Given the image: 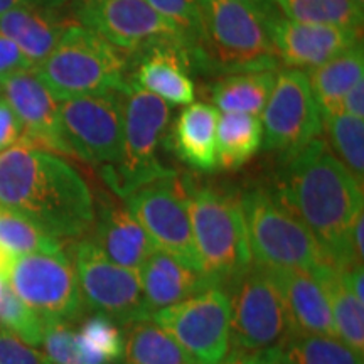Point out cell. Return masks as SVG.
<instances>
[{"instance_id":"46","label":"cell","mask_w":364,"mask_h":364,"mask_svg":"<svg viewBox=\"0 0 364 364\" xmlns=\"http://www.w3.org/2000/svg\"><path fill=\"white\" fill-rule=\"evenodd\" d=\"M7 280H6V273L0 270V299H2V292H4V287H6Z\"/></svg>"},{"instance_id":"26","label":"cell","mask_w":364,"mask_h":364,"mask_svg":"<svg viewBox=\"0 0 364 364\" xmlns=\"http://www.w3.org/2000/svg\"><path fill=\"white\" fill-rule=\"evenodd\" d=\"M277 71L236 73L220 76L209 86L213 107L223 113L260 117L275 85Z\"/></svg>"},{"instance_id":"4","label":"cell","mask_w":364,"mask_h":364,"mask_svg":"<svg viewBox=\"0 0 364 364\" xmlns=\"http://www.w3.org/2000/svg\"><path fill=\"white\" fill-rule=\"evenodd\" d=\"M201 34L191 66L213 76L279 71L282 65L257 12L235 0H198Z\"/></svg>"},{"instance_id":"25","label":"cell","mask_w":364,"mask_h":364,"mask_svg":"<svg viewBox=\"0 0 364 364\" xmlns=\"http://www.w3.org/2000/svg\"><path fill=\"white\" fill-rule=\"evenodd\" d=\"M307 78L322 117L338 113L341 102L349 90L364 80L363 41L322 66L309 71Z\"/></svg>"},{"instance_id":"13","label":"cell","mask_w":364,"mask_h":364,"mask_svg":"<svg viewBox=\"0 0 364 364\" xmlns=\"http://www.w3.org/2000/svg\"><path fill=\"white\" fill-rule=\"evenodd\" d=\"M262 147L279 157L290 156L322 136V113L307 73L292 68L277 71L270 98L262 112Z\"/></svg>"},{"instance_id":"31","label":"cell","mask_w":364,"mask_h":364,"mask_svg":"<svg viewBox=\"0 0 364 364\" xmlns=\"http://www.w3.org/2000/svg\"><path fill=\"white\" fill-rule=\"evenodd\" d=\"M273 4L287 19L363 31L364 12L351 0H273Z\"/></svg>"},{"instance_id":"16","label":"cell","mask_w":364,"mask_h":364,"mask_svg":"<svg viewBox=\"0 0 364 364\" xmlns=\"http://www.w3.org/2000/svg\"><path fill=\"white\" fill-rule=\"evenodd\" d=\"M265 27L280 65L306 73L363 41L361 29L297 22L280 12L267 19Z\"/></svg>"},{"instance_id":"2","label":"cell","mask_w":364,"mask_h":364,"mask_svg":"<svg viewBox=\"0 0 364 364\" xmlns=\"http://www.w3.org/2000/svg\"><path fill=\"white\" fill-rule=\"evenodd\" d=\"M0 206L61 241L88 235L95 221L83 176L58 154L22 142L0 152Z\"/></svg>"},{"instance_id":"30","label":"cell","mask_w":364,"mask_h":364,"mask_svg":"<svg viewBox=\"0 0 364 364\" xmlns=\"http://www.w3.org/2000/svg\"><path fill=\"white\" fill-rule=\"evenodd\" d=\"M322 132L334 156L346 169L361 182L364 181V120L343 112L322 117Z\"/></svg>"},{"instance_id":"24","label":"cell","mask_w":364,"mask_h":364,"mask_svg":"<svg viewBox=\"0 0 364 364\" xmlns=\"http://www.w3.org/2000/svg\"><path fill=\"white\" fill-rule=\"evenodd\" d=\"M311 275L324 292L334 321L336 336L354 353L364 354V311L363 300L353 294L343 268L318 263Z\"/></svg>"},{"instance_id":"5","label":"cell","mask_w":364,"mask_h":364,"mask_svg":"<svg viewBox=\"0 0 364 364\" xmlns=\"http://www.w3.org/2000/svg\"><path fill=\"white\" fill-rule=\"evenodd\" d=\"M34 71L59 102L105 91H125L130 81L129 56L80 24L66 31Z\"/></svg>"},{"instance_id":"44","label":"cell","mask_w":364,"mask_h":364,"mask_svg":"<svg viewBox=\"0 0 364 364\" xmlns=\"http://www.w3.org/2000/svg\"><path fill=\"white\" fill-rule=\"evenodd\" d=\"M81 0H38L39 6H46L51 9H59V11L70 12L76 17V9H78Z\"/></svg>"},{"instance_id":"18","label":"cell","mask_w":364,"mask_h":364,"mask_svg":"<svg viewBox=\"0 0 364 364\" xmlns=\"http://www.w3.org/2000/svg\"><path fill=\"white\" fill-rule=\"evenodd\" d=\"M188 49L177 43L157 44L130 58V80L167 105L194 102V83L191 80Z\"/></svg>"},{"instance_id":"3","label":"cell","mask_w":364,"mask_h":364,"mask_svg":"<svg viewBox=\"0 0 364 364\" xmlns=\"http://www.w3.org/2000/svg\"><path fill=\"white\" fill-rule=\"evenodd\" d=\"M201 272L226 287L252 265L240 196L194 176H181Z\"/></svg>"},{"instance_id":"28","label":"cell","mask_w":364,"mask_h":364,"mask_svg":"<svg viewBox=\"0 0 364 364\" xmlns=\"http://www.w3.org/2000/svg\"><path fill=\"white\" fill-rule=\"evenodd\" d=\"M124 364H194L182 348L152 318L125 326Z\"/></svg>"},{"instance_id":"22","label":"cell","mask_w":364,"mask_h":364,"mask_svg":"<svg viewBox=\"0 0 364 364\" xmlns=\"http://www.w3.org/2000/svg\"><path fill=\"white\" fill-rule=\"evenodd\" d=\"M220 110L204 102L189 103L177 117L171 135L176 156L198 171L216 169V129Z\"/></svg>"},{"instance_id":"8","label":"cell","mask_w":364,"mask_h":364,"mask_svg":"<svg viewBox=\"0 0 364 364\" xmlns=\"http://www.w3.org/2000/svg\"><path fill=\"white\" fill-rule=\"evenodd\" d=\"M225 289L230 295L233 351L277 348L295 331L284 294L268 268L252 262Z\"/></svg>"},{"instance_id":"23","label":"cell","mask_w":364,"mask_h":364,"mask_svg":"<svg viewBox=\"0 0 364 364\" xmlns=\"http://www.w3.org/2000/svg\"><path fill=\"white\" fill-rule=\"evenodd\" d=\"M275 277L297 331L336 336L331 307L311 272L268 268Z\"/></svg>"},{"instance_id":"19","label":"cell","mask_w":364,"mask_h":364,"mask_svg":"<svg viewBox=\"0 0 364 364\" xmlns=\"http://www.w3.org/2000/svg\"><path fill=\"white\" fill-rule=\"evenodd\" d=\"M90 231L88 236L108 260L130 270L139 272L157 250L125 204L100 203Z\"/></svg>"},{"instance_id":"9","label":"cell","mask_w":364,"mask_h":364,"mask_svg":"<svg viewBox=\"0 0 364 364\" xmlns=\"http://www.w3.org/2000/svg\"><path fill=\"white\" fill-rule=\"evenodd\" d=\"M6 280L12 292L46 324H70L85 316L83 295L66 253L14 257L7 267Z\"/></svg>"},{"instance_id":"41","label":"cell","mask_w":364,"mask_h":364,"mask_svg":"<svg viewBox=\"0 0 364 364\" xmlns=\"http://www.w3.org/2000/svg\"><path fill=\"white\" fill-rule=\"evenodd\" d=\"M339 112L356 118H364V80L349 90L341 102Z\"/></svg>"},{"instance_id":"34","label":"cell","mask_w":364,"mask_h":364,"mask_svg":"<svg viewBox=\"0 0 364 364\" xmlns=\"http://www.w3.org/2000/svg\"><path fill=\"white\" fill-rule=\"evenodd\" d=\"M0 327L27 346L36 348L43 344L46 322L33 309L27 307L7 284L4 287L2 299H0Z\"/></svg>"},{"instance_id":"12","label":"cell","mask_w":364,"mask_h":364,"mask_svg":"<svg viewBox=\"0 0 364 364\" xmlns=\"http://www.w3.org/2000/svg\"><path fill=\"white\" fill-rule=\"evenodd\" d=\"M73 262L86 307L122 327L150 318L139 272L108 260L88 235L73 247Z\"/></svg>"},{"instance_id":"43","label":"cell","mask_w":364,"mask_h":364,"mask_svg":"<svg viewBox=\"0 0 364 364\" xmlns=\"http://www.w3.org/2000/svg\"><path fill=\"white\" fill-rule=\"evenodd\" d=\"M235 2H240L248 9H252L253 12H257L262 17L263 22L270 19L272 16H275L277 12H280L275 4H273V0H235Z\"/></svg>"},{"instance_id":"21","label":"cell","mask_w":364,"mask_h":364,"mask_svg":"<svg viewBox=\"0 0 364 364\" xmlns=\"http://www.w3.org/2000/svg\"><path fill=\"white\" fill-rule=\"evenodd\" d=\"M139 275L150 316L211 287L203 272L186 267L161 250L150 255Z\"/></svg>"},{"instance_id":"42","label":"cell","mask_w":364,"mask_h":364,"mask_svg":"<svg viewBox=\"0 0 364 364\" xmlns=\"http://www.w3.org/2000/svg\"><path fill=\"white\" fill-rule=\"evenodd\" d=\"M363 231H364V215H361L354 223L353 231H351V250L354 255V260L361 263L364 260V245H363Z\"/></svg>"},{"instance_id":"33","label":"cell","mask_w":364,"mask_h":364,"mask_svg":"<svg viewBox=\"0 0 364 364\" xmlns=\"http://www.w3.org/2000/svg\"><path fill=\"white\" fill-rule=\"evenodd\" d=\"M41 346H44V354L51 364H113L103 354L91 349L70 324H46Z\"/></svg>"},{"instance_id":"45","label":"cell","mask_w":364,"mask_h":364,"mask_svg":"<svg viewBox=\"0 0 364 364\" xmlns=\"http://www.w3.org/2000/svg\"><path fill=\"white\" fill-rule=\"evenodd\" d=\"M36 4H38V0H0V16L14 11V9L36 6Z\"/></svg>"},{"instance_id":"10","label":"cell","mask_w":364,"mask_h":364,"mask_svg":"<svg viewBox=\"0 0 364 364\" xmlns=\"http://www.w3.org/2000/svg\"><path fill=\"white\" fill-rule=\"evenodd\" d=\"M150 318L194 364H220L230 353L231 309L225 287H208L193 297L156 311Z\"/></svg>"},{"instance_id":"47","label":"cell","mask_w":364,"mask_h":364,"mask_svg":"<svg viewBox=\"0 0 364 364\" xmlns=\"http://www.w3.org/2000/svg\"><path fill=\"white\" fill-rule=\"evenodd\" d=\"M351 2L359 9V11L364 12V0H351Z\"/></svg>"},{"instance_id":"20","label":"cell","mask_w":364,"mask_h":364,"mask_svg":"<svg viewBox=\"0 0 364 364\" xmlns=\"http://www.w3.org/2000/svg\"><path fill=\"white\" fill-rule=\"evenodd\" d=\"M76 24L73 14L36 4L0 16V34L19 46L36 68L53 53L66 31Z\"/></svg>"},{"instance_id":"39","label":"cell","mask_w":364,"mask_h":364,"mask_svg":"<svg viewBox=\"0 0 364 364\" xmlns=\"http://www.w3.org/2000/svg\"><path fill=\"white\" fill-rule=\"evenodd\" d=\"M22 136L19 118L6 100L0 97V152L16 145Z\"/></svg>"},{"instance_id":"35","label":"cell","mask_w":364,"mask_h":364,"mask_svg":"<svg viewBox=\"0 0 364 364\" xmlns=\"http://www.w3.org/2000/svg\"><path fill=\"white\" fill-rule=\"evenodd\" d=\"M145 2L179 29L188 46L191 59L201 34V11L198 0H145Z\"/></svg>"},{"instance_id":"38","label":"cell","mask_w":364,"mask_h":364,"mask_svg":"<svg viewBox=\"0 0 364 364\" xmlns=\"http://www.w3.org/2000/svg\"><path fill=\"white\" fill-rule=\"evenodd\" d=\"M29 70H34L33 63L24 56L19 46L7 36L0 34V85Z\"/></svg>"},{"instance_id":"15","label":"cell","mask_w":364,"mask_h":364,"mask_svg":"<svg viewBox=\"0 0 364 364\" xmlns=\"http://www.w3.org/2000/svg\"><path fill=\"white\" fill-rule=\"evenodd\" d=\"M125 208L157 250L201 272L181 176L172 174L142 186L127 196Z\"/></svg>"},{"instance_id":"11","label":"cell","mask_w":364,"mask_h":364,"mask_svg":"<svg viewBox=\"0 0 364 364\" xmlns=\"http://www.w3.org/2000/svg\"><path fill=\"white\" fill-rule=\"evenodd\" d=\"M125 91H105L63 100L59 124L71 157L112 167L120 161L124 145Z\"/></svg>"},{"instance_id":"7","label":"cell","mask_w":364,"mask_h":364,"mask_svg":"<svg viewBox=\"0 0 364 364\" xmlns=\"http://www.w3.org/2000/svg\"><path fill=\"white\" fill-rule=\"evenodd\" d=\"M252 260L265 268L311 272L324 263L321 247L306 226L263 186H247L240 194Z\"/></svg>"},{"instance_id":"17","label":"cell","mask_w":364,"mask_h":364,"mask_svg":"<svg viewBox=\"0 0 364 364\" xmlns=\"http://www.w3.org/2000/svg\"><path fill=\"white\" fill-rule=\"evenodd\" d=\"M2 98L19 118L22 136L19 142L53 154L70 156L59 124V105L53 91L34 70L19 73L0 85ZM71 157V156H70Z\"/></svg>"},{"instance_id":"37","label":"cell","mask_w":364,"mask_h":364,"mask_svg":"<svg viewBox=\"0 0 364 364\" xmlns=\"http://www.w3.org/2000/svg\"><path fill=\"white\" fill-rule=\"evenodd\" d=\"M0 364H51L46 354L0 327Z\"/></svg>"},{"instance_id":"36","label":"cell","mask_w":364,"mask_h":364,"mask_svg":"<svg viewBox=\"0 0 364 364\" xmlns=\"http://www.w3.org/2000/svg\"><path fill=\"white\" fill-rule=\"evenodd\" d=\"M91 349L103 354L110 361H117L124 354V334L112 318L102 314L86 318L80 331Z\"/></svg>"},{"instance_id":"29","label":"cell","mask_w":364,"mask_h":364,"mask_svg":"<svg viewBox=\"0 0 364 364\" xmlns=\"http://www.w3.org/2000/svg\"><path fill=\"white\" fill-rule=\"evenodd\" d=\"M277 348L284 364H363V356L334 336L295 329Z\"/></svg>"},{"instance_id":"32","label":"cell","mask_w":364,"mask_h":364,"mask_svg":"<svg viewBox=\"0 0 364 364\" xmlns=\"http://www.w3.org/2000/svg\"><path fill=\"white\" fill-rule=\"evenodd\" d=\"M0 250L9 257L63 252V241L46 233L26 218L0 206Z\"/></svg>"},{"instance_id":"1","label":"cell","mask_w":364,"mask_h":364,"mask_svg":"<svg viewBox=\"0 0 364 364\" xmlns=\"http://www.w3.org/2000/svg\"><path fill=\"white\" fill-rule=\"evenodd\" d=\"M268 189L307 228L326 263L343 270L356 265L351 231L363 215V184L322 136L295 154L279 157V169Z\"/></svg>"},{"instance_id":"40","label":"cell","mask_w":364,"mask_h":364,"mask_svg":"<svg viewBox=\"0 0 364 364\" xmlns=\"http://www.w3.org/2000/svg\"><path fill=\"white\" fill-rule=\"evenodd\" d=\"M233 364H284L279 348L263 349V351H231L228 353Z\"/></svg>"},{"instance_id":"6","label":"cell","mask_w":364,"mask_h":364,"mask_svg":"<svg viewBox=\"0 0 364 364\" xmlns=\"http://www.w3.org/2000/svg\"><path fill=\"white\" fill-rule=\"evenodd\" d=\"M171 107L134 81L125 90L124 145L115 166L105 167L102 176L115 193L125 199L142 186L172 176L169 167L159 161V149L166 142L171 124Z\"/></svg>"},{"instance_id":"48","label":"cell","mask_w":364,"mask_h":364,"mask_svg":"<svg viewBox=\"0 0 364 364\" xmlns=\"http://www.w3.org/2000/svg\"><path fill=\"white\" fill-rule=\"evenodd\" d=\"M220 364H233V363H231V359H230V356H226V359H225V361H221Z\"/></svg>"},{"instance_id":"14","label":"cell","mask_w":364,"mask_h":364,"mask_svg":"<svg viewBox=\"0 0 364 364\" xmlns=\"http://www.w3.org/2000/svg\"><path fill=\"white\" fill-rule=\"evenodd\" d=\"M76 22L127 54L129 61L164 43H177L188 49L179 29L145 0H81Z\"/></svg>"},{"instance_id":"27","label":"cell","mask_w":364,"mask_h":364,"mask_svg":"<svg viewBox=\"0 0 364 364\" xmlns=\"http://www.w3.org/2000/svg\"><path fill=\"white\" fill-rule=\"evenodd\" d=\"M260 117L223 113L218 118L216 161L226 171H236L252 161L262 149Z\"/></svg>"}]
</instances>
